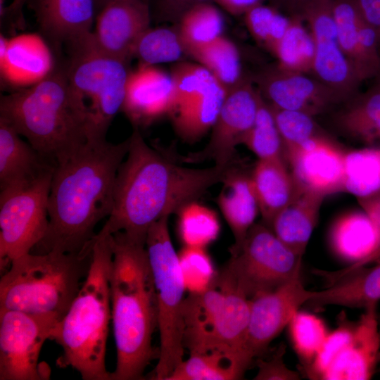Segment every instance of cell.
<instances>
[{"label":"cell","instance_id":"83f0119b","mask_svg":"<svg viewBox=\"0 0 380 380\" xmlns=\"http://www.w3.org/2000/svg\"><path fill=\"white\" fill-rule=\"evenodd\" d=\"M300 188V187H299ZM324 197L300 190L296 197L274 219L270 229L296 254L303 255L317 223Z\"/></svg>","mask_w":380,"mask_h":380},{"label":"cell","instance_id":"681fc988","mask_svg":"<svg viewBox=\"0 0 380 380\" xmlns=\"http://www.w3.org/2000/svg\"><path fill=\"white\" fill-rule=\"evenodd\" d=\"M263 0H215L220 6L232 15L244 14L252 7L262 4Z\"/></svg>","mask_w":380,"mask_h":380},{"label":"cell","instance_id":"484cf974","mask_svg":"<svg viewBox=\"0 0 380 380\" xmlns=\"http://www.w3.org/2000/svg\"><path fill=\"white\" fill-rule=\"evenodd\" d=\"M54 167L0 118V190L31 182Z\"/></svg>","mask_w":380,"mask_h":380},{"label":"cell","instance_id":"2e32d148","mask_svg":"<svg viewBox=\"0 0 380 380\" xmlns=\"http://www.w3.org/2000/svg\"><path fill=\"white\" fill-rule=\"evenodd\" d=\"M254 82L262 96L271 106L302 111L312 116L345 101L317 78L284 70L277 65L260 71Z\"/></svg>","mask_w":380,"mask_h":380},{"label":"cell","instance_id":"cb8c5ba5","mask_svg":"<svg viewBox=\"0 0 380 380\" xmlns=\"http://www.w3.org/2000/svg\"><path fill=\"white\" fill-rule=\"evenodd\" d=\"M43 39L33 34L11 39L1 35V75L4 82L27 87L42 80L53 70L55 64L50 49Z\"/></svg>","mask_w":380,"mask_h":380},{"label":"cell","instance_id":"60d3db41","mask_svg":"<svg viewBox=\"0 0 380 380\" xmlns=\"http://www.w3.org/2000/svg\"><path fill=\"white\" fill-rule=\"evenodd\" d=\"M243 15L251 36L272 53L285 34L291 18L281 14L275 7L262 4L252 7Z\"/></svg>","mask_w":380,"mask_h":380},{"label":"cell","instance_id":"d4e9b609","mask_svg":"<svg viewBox=\"0 0 380 380\" xmlns=\"http://www.w3.org/2000/svg\"><path fill=\"white\" fill-rule=\"evenodd\" d=\"M218 196L217 203L234 236L230 254H235L260 213L251 175L233 167L227 172Z\"/></svg>","mask_w":380,"mask_h":380},{"label":"cell","instance_id":"836d02e7","mask_svg":"<svg viewBox=\"0 0 380 380\" xmlns=\"http://www.w3.org/2000/svg\"><path fill=\"white\" fill-rule=\"evenodd\" d=\"M343 190L357 199L380 193V148L344 153Z\"/></svg>","mask_w":380,"mask_h":380},{"label":"cell","instance_id":"e575fe53","mask_svg":"<svg viewBox=\"0 0 380 380\" xmlns=\"http://www.w3.org/2000/svg\"><path fill=\"white\" fill-rule=\"evenodd\" d=\"M287 30L277 44L272 54L277 65L284 70L308 73L312 72L315 58V43L310 31L303 25V19L290 16Z\"/></svg>","mask_w":380,"mask_h":380},{"label":"cell","instance_id":"f907efd6","mask_svg":"<svg viewBox=\"0 0 380 380\" xmlns=\"http://www.w3.org/2000/svg\"><path fill=\"white\" fill-rule=\"evenodd\" d=\"M280 8L285 9L291 15L301 18L305 8L316 0H273Z\"/></svg>","mask_w":380,"mask_h":380},{"label":"cell","instance_id":"ba28073f","mask_svg":"<svg viewBox=\"0 0 380 380\" xmlns=\"http://www.w3.org/2000/svg\"><path fill=\"white\" fill-rule=\"evenodd\" d=\"M168 217L154 222L146 237V248L152 272L160 334L159 357L151 379L167 380L183 361V307L186 291L178 253L171 241Z\"/></svg>","mask_w":380,"mask_h":380},{"label":"cell","instance_id":"7dc6e473","mask_svg":"<svg viewBox=\"0 0 380 380\" xmlns=\"http://www.w3.org/2000/svg\"><path fill=\"white\" fill-rule=\"evenodd\" d=\"M357 201L362 210L372 220L379 236V247L369 261V263H372L380 260V193Z\"/></svg>","mask_w":380,"mask_h":380},{"label":"cell","instance_id":"b9f144b4","mask_svg":"<svg viewBox=\"0 0 380 380\" xmlns=\"http://www.w3.org/2000/svg\"><path fill=\"white\" fill-rule=\"evenodd\" d=\"M270 106L282 139L284 158L308 139L322 134L314 116L299 110Z\"/></svg>","mask_w":380,"mask_h":380},{"label":"cell","instance_id":"5b68a950","mask_svg":"<svg viewBox=\"0 0 380 380\" xmlns=\"http://www.w3.org/2000/svg\"><path fill=\"white\" fill-rule=\"evenodd\" d=\"M112 260L111 234L99 231L94 239L88 273L49 337L62 348L56 360L58 367L72 368L83 380H111L106 353L111 320Z\"/></svg>","mask_w":380,"mask_h":380},{"label":"cell","instance_id":"f6af8a7d","mask_svg":"<svg viewBox=\"0 0 380 380\" xmlns=\"http://www.w3.org/2000/svg\"><path fill=\"white\" fill-rule=\"evenodd\" d=\"M286 347L280 344L267 357H257L258 372L255 380H297L300 379L298 372L290 369L284 363V356Z\"/></svg>","mask_w":380,"mask_h":380},{"label":"cell","instance_id":"4fadbf2b","mask_svg":"<svg viewBox=\"0 0 380 380\" xmlns=\"http://www.w3.org/2000/svg\"><path fill=\"white\" fill-rule=\"evenodd\" d=\"M312 294L313 291L305 289L300 272L278 288L250 298L249 321L241 350L247 369L254 360L264 355L270 343Z\"/></svg>","mask_w":380,"mask_h":380},{"label":"cell","instance_id":"8d00e7d4","mask_svg":"<svg viewBox=\"0 0 380 380\" xmlns=\"http://www.w3.org/2000/svg\"><path fill=\"white\" fill-rule=\"evenodd\" d=\"M241 144L245 145L258 160H285L282 139L272 108L261 94L254 122Z\"/></svg>","mask_w":380,"mask_h":380},{"label":"cell","instance_id":"3957f363","mask_svg":"<svg viewBox=\"0 0 380 380\" xmlns=\"http://www.w3.org/2000/svg\"><path fill=\"white\" fill-rule=\"evenodd\" d=\"M111 321L116 348L111 380L144 379L148 365L159 357L152 345L158 328L156 291L146 241L122 232L111 234Z\"/></svg>","mask_w":380,"mask_h":380},{"label":"cell","instance_id":"1f68e13d","mask_svg":"<svg viewBox=\"0 0 380 380\" xmlns=\"http://www.w3.org/2000/svg\"><path fill=\"white\" fill-rule=\"evenodd\" d=\"M336 117L342 131L366 143L380 139V84L348 99Z\"/></svg>","mask_w":380,"mask_h":380},{"label":"cell","instance_id":"e0dca14e","mask_svg":"<svg viewBox=\"0 0 380 380\" xmlns=\"http://www.w3.org/2000/svg\"><path fill=\"white\" fill-rule=\"evenodd\" d=\"M344 152L324 134L314 137L286 156L297 185L324 197L343 190Z\"/></svg>","mask_w":380,"mask_h":380},{"label":"cell","instance_id":"f35d334b","mask_svg":"<svg viewBox=\"0 0 380 380\" xmlns=\"http://www.w3.org/2000/svg\"><path fill=\"white\" fill-rule=\"evenodd\" d=\"M185 53L177 29L169 27H149L139 38L133 51V56L141 64L149 65L177 61Z\"/></svg>","mask_w":380,"mask_h":380},{"label":"cell","instance_id":"f1b7e54d","mask_svg":"<svg viewBox=\"0 0 380 380\" xmlns=\"http://www.w3.org/2000/svg\"><path fill=\"white\" fill-rule=\"evenodd\" d=\"M380 300V264L360 267L330 283L324 290L313 291L306 304L366 308Z\"/></svg>","mask_w":380,"mask_h":380},{"label":"cell","instance_id":"277c9868","mask_svg":"<svg viewBox=\"0 0 380 380\" xmlns=\"http://www.w3.org/2000/svg\"><path fill=\"white\" fill-rule=\"evenodd\" d=\"M0 118L56 165L89 141L84 108L72 92L64 66L0 99Z\"/></svg>","mask_w":380,"mask_h":380},{"label":"cell","instance_id":"5bb4252c","mask_svg":"<svg viewBox=\"0 0 380 380\" xmlns=\"http://www.w3.org/2000/svg\"><path fill=\"white\" fill-rule=\"evenodd\" d=\"M332 1L316 0L305 8L301 18L307 21L315 43L312 72L347 101L357 94L362 81L339 44Z\"/></svg>","mask_w":380,"mask_h":380},{"label":"cell","instance_id":"7402d4cb","mask_svg":"<svg viewBox=\"0 0 380 380\" xmlns=\"http://www.w3.org/2000/svg\"><path fill=\"white\" fill-rule=\"evenodd\" d=\"M329 241L335 255L350 265L338 271L319 270L318 274L331 283L341 277L369 264L379 247L376 227L363 210L341 215L332 224Z\"/></svg>","mask_w":380,"mask_h":380},{"label":"cell","instance_id":"d590c367","mask_svg":"<svg viewBox=\"0 0 380 380\" xmlns=\"http://www.w3.org/2000/svg\"><path fill=\"white\" fill-rule=\"evenodd\" d=\"M224 20L211 3L196 5L185 12L178 22V32L186 53L222 35Z\"/></svg>","mask_w":380,"mask_h":380},{"label":"cell","instance_id":"9a60e30c","mask_svg":"<svg viewBox=\"0 0 380 380\" xmlns=\"http://www.w3.org/2000/svg\"><path fill=\"white\" fill-rule=\"evenodd\" d=\"M260 96L259 90L246 78L228 90L209 141L201 151L186 156V161L213 160L216 165L229 166L236 147L254 122Z\"/></svg>","mask_w":380,"mask_h":380},{"label":"cell","instance_id":"30bf717a","mask_svg":"<svg viewBox=\"0 0 380 380\" xmlns=\"http://www.w3.org/2000/svg\"><path fill=\"white\" fill-rule=\"evenodd\" d=\"M302 256L264 223H255L239 250L220 271L248 298L274 290L300 272Z\"/></svg>","mask_w":380,"mask_h":380},{"label":"cell","instance_id":"ab89813d","mask_svg":"<svg viewBox=\"0 0 380 380\" xmlns=\"http://www.w3.org/2000/svg\"><path fill=\"white\" fill-rule=\"evenodd\" d=\"M287 327L301 367L309 365L329 333L327 327L317 316L298 310L293 315Z\"/></svg>","mask_w":380,"mask_h":380},{"label":"cell","instance_id":"db71d44e","mask_svg":"<svg viewBox=\"0 0 380 380\" xmlns=\"http://www.w3.org/2000/svg\"><path fill=\"white\" fill-rule=\"evenodd\" d=\"M379 319V335H380V315H378Z\"/></svg>","mask_w":380,"mask_h":380},{"label":"cell","instance_id":"44dd1931","mask_svg":"<svg viewBox=\"0 0 380 380\" xmlns=\"http://www.w3.org/2000/svg\"><path fill=\"white\" fill-rule=\"evenodd\" d=\"M377 303L365 308L355 322L350 341L331 361L324 380H365L372 378L379 357L380 335Z\"/></svg>","mask_w":380,"mask_h":380},{"label":"cell","instance_id":"bcb514c9","mask_svg":"<svg viewBox=\"0 0 380 380\" xmlns=\"http://www.w3.org/2000/svg\"><path fill=\"white\" fill-rule=\"evenodd\" d=\"M206 0H155L154 13L160 21L178 23L182 15Z\"/></svg>","mask_w":380,"mask_h":380},{"label":"cell","instance_id":"c3c4849f","mask_svg":"<svg viewBox=\"0 0 380 380\" xmlns=\"http://www.w3.org/2000/svg\"><path fill=\"white\" fill-rule=\"evenodd\" d=\"M367 22L376 31L380 39V0H355Z\"/></svg>","mask_w":380,"mask_h":380},{"label":"cell","instance_id":"d6986e66","mask_svg":"<svg viewBox=\"0 0 380 380\" xmlns=\"http://www.w3.org/2000/svg\"><path fill=\"white\" fill-rule=\"evenodd\" d=\"M175 98L171 75L154 65L141 64L129 73L122 110L138 128L170 115Z\"/></svg>","mask_w":380,"mask_h":380},{"label":"cell","instance_id":"f5cc1de1","mask_svg":"<svg viewBox=\"0 0 380 380\" xmlns=\"http://www.w3.org/2000/svg\"><path fill=\"white\" fill-rule=\"evenodd\" d=\"M375 77V80H376V84H380V70L379 72H378V74L374 77Z\"/></svg>","mask_w":380,"mask_h":380},{"label":"cell","instance_id":"8fae6325","mask_svg":"<svg viewBox=\"0 0 380 380\" xmlns=\"http://www.w3.org/2000/svg\"><path fill=\"white\" fill-rule=\"evenodd\" d=\"M54 167L35 179L0 190V272L30 253L49 225V196Z\"/></svg>","mask_w":380,"mask_h":380},{"label":"cell","instance_id":"6da1fadb","mask_svg":"<svg viewBox=\"0 0 380 380\" xmlns=\"http://www.w3.org/2000/svg\"><path fill=\"white\" fill-rule=\"evenodd\" d=\"M129 144V138L118 144L88 141L55 165L47 231L32 253H81L92 249L96 227L112 211L117 173Z\"/></svg>","mask_w":380,"mask_h":380},{"label":"cell","instance_id":"52a82bcc","mask_svg":"<svg viewBox=\"0 0 380 380\" xmlns=\"http://www.w3.org/2000/svg\"><path fill=\"white\" fill-rule=\"evenodd\" d=\"M91 33L66 46L64 68L72 92L86 110L89 141H101L106 139L112 121L122 110L130 71L128 61L99 49Z\"/></svg>","mask_w":380,"mask_h":380},{"label":"cell","instance_id":"74e56055","mask_svg":"<svg viewBox=\"0 0 380 380\" xmlns=\"http://www.w3.org/2000/svg\"><path fill=\"white\" fill-rule=\"evenodd\" d=\"M177 213L179 234L185 246L205 248L216 240L220 224L214 210L194 201Z\"/></svg>","mask_w":380,"mask_h":380},{"label":"cell","instance_id":"8992f818","mask_svg":"<svg viewBox=\"0 0 380 380\" xmlns=\"http://www.w3.org/2000/svg\"><path fill=\"white\" fill-rule=\"evenodd\" d=\"M91 252H30L14 259L1 274L0 308L51 315L60 320L88 273Z\"/></svg>","mask_w":380,"mask_h":380},{"label":"cell","instance_id":"ffe728a7","mask_svg":"<svg viewBox=\"0 0 380 380\" xmlns=\"http://www.w3.org/2000/svg\"><path fill=\"white\" fill-rule=\"evenodd\" d=\"M332 11L341 47L361 81L380 70V39L355 0H333Z\"/></svg>","mask_w":380,"mask_h":380},{"label":"cell","instance_id":"ee69618b","mask_svg":"<svg viewBox=\"0 0 380 380\" xmlns=\"http://www.w3.org/2000/svg\"><path fill=\"white\" fill-rule=\"evenodd\" d=\"M170 75L175 94L173 110L205 91L216 80L203 66L189 62H181L174 65Z\"/></svg>","mask_w":380,"mask_h":380},{"label":"cell","instance_id":"d6a6232c","mask_svg":"<svg viewBox=\"0 0 380 380\" xmlns=\"http://www.w3.org/2000/svg\"><path fill=\"white\" fill-rule=\"evenodd\" d=\"M187 54L206 68L227 91L245 79L242 76L237 47L222 35L208 44L191 49Z\"/></svg>","mask_w":380,"mask_h":380},{"label":"cell","instance_id":"9c48e42d","mask_svg":"<svg viewBox=\"0 0 380 380\" xmlns=\"http://www.w3.org/2000/svg\"><path fill=\"white\" fill-rule=\"evenodd\" d=\"M249 316L250 298L217 272L208 289L185 297L184 347L190 353L216 349L241 356Z\"/></svg>","mask_w":380,"mask_h":380},{"label":"cell","instance_id":"4316f807","mask_svg":"<svg viewBox=\"0 0 380 380\" xmlns=\"http://www.w3.org/2000/svg\"><path fill=\"white\" fill-rule=\"evenodd\" d=\"M251 177L260 213L264 224L270 228L275 217L296 197L300 188L282 159L258 160Z\"/></svg>","mask_w":380,"mask_h":380},{"label":"cell","instance_id":"7a4b0ae2","mask_svg":"<svg viewBox=\"0 0 380 380\" xmlns=\"http://www.w3.org/2000/svg\"><path fill=\"white\" fill-rule=\"evenodd\" d=\"M115 179L112 211L100 231L146 241L150 227L177 212L215 184L229 166H182L150 146L135 127Z\"/></svg>","mask_w":380,"mask_h":380},{"label":"cell","instance_id":"f546056e","mask_svg":"<svg viewBox=\"0 0 380 380\" xmlns=\"http://www.w3.org/2000/svg\"><path fill=\"white\" fill-rule=\"evenodd\" d=\"M227 92L215 80L205 91L176 108L170 115L178 135L186 141H195L213 128Z\"/></svg>","mask_w":380,"mask_h":380},{"label":"cell","instance_id":"7bdbcfd3","mask_svg":"<svg viewBox=\"0 0 380 380\" xmlns=\"http://www.w3.org/2000/svg\"><path fill=\"white\" fill-rule=\"evenodd\" d=\"M178 258L189 293L203 292L212 285L217 272L205 248L184 246L178 253Z\"/></svg>","mask_w":380,"mask_h":380},{"label":"cell","instance_id":"603a6c76","mask_svg":"<svg viewBox=\"0 0 380 380\" xmlns=\"http://www.w3.org/2000/svg\"><path fill=\"white\" fill-rule=\"evenodd\" d=\"M32 8L42 38L59 50L87 37L96 13L94 0H32Z\"/></svg>","mask_w":380,"mask_h":380},{"label":"cell","instance_id":"4dcf8cb0","mask_svg":"<svg viewBox=\"0 0 380 380\" xmlns=\"http://www.w3.org/2000/svg\"><path fill=\"white\" fill-rule=\"evenodd\" d=\"M246 370L238 355L213 349L190 353L167 380H236L242 379Z\"/></svg>","mask_w":380,"mask_h":380},{"label":"cell","instance_id":"816d5d0a","mask_svg":"<svg viewBox=\"0 0 380 380\" xmlns=\"http://www.w3.org/2000/svg\"><path fill=\"white\" fill-rule=\"evenodd\" d=\"M112 0H94L96 14Z\"/></svg>","mask_w":380,"mask_h":380},{"label":"cell","instance_id":"7c38bea8","mask_svg":"<svg viewBox=\"0 0 380 380\" xmlns=\"http://www.w3.org/2000/svg\"><path fill=\"white\" fill-rule=\"evenodd\" d=\"M59 319L0 308V380H46L49 365L39 362L44 343Z\"/></svg>","mask_w":380,"mask_h":380},{"label":"cell","instance_id":"ac0fdd59","mask_svg":"<svg viewBox=\"0 0 380 380\" xmlns=\"http://www.w3.org/2000/svg\"><path fill=\"white\" fill-rule=\"evenodd\" d=\"M150 22V8L145 1L112 0L96 14L92 39L101 51L129 61Z\"/></svg>","mask_w":380,"mask_h":380}]
</instances>
